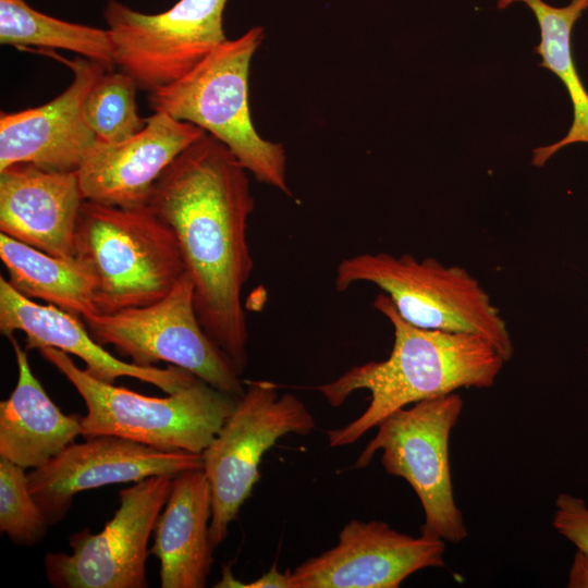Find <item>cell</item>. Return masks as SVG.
<instances>
[{
	"label": "cell",
	"mask_w": 588,
	"mask_h": 588,
	"mask_svg": "<svg viewBox=\"0 0 588 588\" xmlns=\"http://www.w3.org/2000/svg\"><path fill=\"white\" fill-rule=\"evenodd\" d=\"M247 173L224 144L205 133L162 172L148 204L176 237L204 331L238 376L248 359L242 293L254 269L247 228L255 204Z\"/></svg>",
	"instance_id": "obj_1"
},
{
	"label": "cell",
	"mask_w": 588,
	"mask_h": 588,
	"mask_svg": "<svg viewBox=\"0 0 588 588\" xmlns=\"http://www.w3.org/2000/svg\"><path fill=\"white\" fill-rule=\"evenodd\" d=\"M372 306L392 324V351L387 359L353 366L317 387L333 407L358 390L370 393L369 405L360 416L327 432L331 448L356 442L387 416L414 403L460 389L490 388L506 362L481 335L411 324L384 293L376 296Z\"/></svg>",
	"instance_id": "obj_2"
},
{
	"label": "cell",
	"mask_w": 588,
	"mask_h": 588,
	"mask_svg": "<svg viewBox=\"0 0 588 588\" xmlns=\"http://www.w3.org/2000/svg\"><path fill=\"white\" fill-rule=\"evenodd\" d=\"M264 37V28L255 26L226 39L181 78L150 90L148 103L203 128L258 182L291 195L284 146L261 137L250 114V61Z\"/></svg>",
	"instance_id": "obj_3"
},
{
	"label": "cell",
	"mask_w": 588,
	"mask_h": 588,
	"mask_svg": "<svg viewBox=\"0 0 588 588\" xmlns=\"http://www.w3.org/2000/svg\"><path fill=\"white\" fill-rule=\"evenodd\" d=\"M74 258L93 277L99 314L154 304L186 272L172 229L149 206L121 208L85 199Z\"/></svg>",
	"instance_id": "obj_4"
},
{
	"label": "cell",
	"mask_w": 588,
	"mask_h": 588,
	"mask_svg": "<svg viewBox=\"0 0 588 588\" xmlns=\"http://www.w3.org/2000/svg\"><path fill=\"white\" fill-rule=\"evenodd\" d=\"M38 352L84 400L85 438L111 434L159 450L203 453L238 399L199 378L167 397L146 396L93 377L58 348L44 346Z\"/></svg>",
	"instance_id": "obj_5"
},
{
	"label": "cell",
	"mask_w": 588,
	"mask_h": 588,
	"mask_svg": "<svg viewBox=\"0 0 588 588\" xmlns=\"http://www.w3.org/2000/svg\"><path fill=\"white\" fill-rule=\"evenodd\" d=\"M356 283L379 287L399 315L413 326L474 333L489 340L505 360L514 354L500 309L466 269L409 254L362 253L342 259L334 275L339 292Z\"/></svg>",
	"instance_id": "obj_6"
},
{
	"label": "cell",
	"mask_w": 588,
	"mask_h": 588,
	"mask_svg": "<svg viewBox=\"0 0 588 588\" xmlns=\"http://www.w3.org/2000/svg\"><path fill=\"white\" fill-rule=\"evenodd\" d=\"M463 411L456 392L424 400L395 411L378 425L354 465L366 467L381 451L389 475L403 478L424 511L420 534L445 542L463 541L468 530L456 505L449 460V441Z\"/></svg>",
	"instance_id": "obj_7"
},
{
	"label": "cell",
	"mask_w": 588,
	"mask_h": 588,
	"mask_svg": "<svg viewBox=\"0 0 588 588\" xmlns=\"http://www.w3.org/2000/svg\"><path fill=\"white\" fill-rule=\"evenodd\" d=\"M246 384L235 408L201 453L212 493L209 538L213 549L224 541L230 524L259 480L262 455L285 434L307 436L316 426L294 394L280 395L269 381Z\"/></svg>",
	"instance_id": "obj_8"
},
{
	"label": "cell",
	"mask_w": 588,
	"mask_h": 588,
	"mask_svg": "<svg viewBox=\"0 0 588 588\" xmlns=\"http://www.w3.org/2000/svg\"><path fill=\"white\" fill-rule=\"evenodd\" d=\"M82 320L97 343L112 345L133 364L148 367L166 362L230 395L240 397L245 391L240 376L197 318L193 282L186 272L154 304Z\"/></svg>",
	"instance_id": "obj_9"
},
{
	"label": "cell",
	"mask_w": 588,
	"mask_h": 588,
	"mask_svg": "<svg viewBox=\"0 0 588 588\" xmlns=\"http://www.w3.org/2000/svg\"><path fill=\"white\" fill-rule=\"evenodd\" d=\"M228 0H179L160 13H143L109 0L103 17L114 63L148 91L188 73L228 38Z\"/></svg>",
	"instance_id": "obj_10"
},
{
	"label": "cell",
	"mask_w": 588,
	"mask_h": 588,
	"mask_svg": "<svg viewBox=\"0 0 588 588\" xmlns=\"http://www.w3.org/2000/svg\"><path fill=\"white\" fill-rule=\"evenodd\" d=\"M172 478L151 476L120 490V506L100 532H73L71 554L46 555L49 584L58 588H146L147 544Z\"/></svg>",
	"instance_id": "obj_11"
},
{
	"label": "cell",
	"mask_w": 588,
	"mask_h": 588,
	"mask_svg": "<svg viewBox=\"0 0 588 588\" xmlns=\"http://www.w3.org/2000/svg\"><path fill=\"white\" fill-rule=\"evenodd\" d=\"M200 468L201 453L159 450L105 434L71 443L27 477L32 494L52 525L64 518L74 495L81 491Z\"/></svg>",
	"instance_id": "obj_12"
},
{
	"label": "cell",
	"mask_w": 588,
	"mask_h": 588,
	"mask_svg": "<svg viewBox=\"0 0 588 588\" xmlns=\"http://www.w3.org/2000/svg\"><path fill=\"white\" fill-rule=\"evenodd\" d=\"M445 541L413 537L380 520L352 519L338 544L291 571L292 588H397L412 574L443 567Z\"/></svg>",
	"instance_id": "obj_13"
},
{
	"label": "cell",
	"mask_w": 588,
	"mask_h": 588,
	"mask_svg": "<svg viewBox=\"0 0 588 588\" xmlns=\"http://www.w3.org/2000/svg\"><path fill=\"white\" fill-rule=\"evenodd\" d=\"M54 57L70 68L73 79L42 106L1 112L0 171L16 163H30L48 171L76 172L97 142L84 119L83 105L107 70L86 58Z\"/></svg>",
	"instance_id": "obj_14"
},
{
	"label": "cell",
	"mask_w": 588,
	"mask_h": 588,
	"mask_svg": "<svg viewBox=\"0 0 588 588\" xmlns=\"http://www.w3.org/2000/svg\"><path fill=\"white\" fill-rule=\"evenodd\" d=\"M205 133L155 111L134 136L119 143L97 140L76 171L84 199L121 208L148 206L158 177Z\"/></svg>",
	"instance_id": "obj_15"
},
{
	"label": "cell",
	"mask_w": 588,
	"mask_h": 588,
	"mask_svg": "<svg viewBox=\"0 0 588 588\" xmlns=\"http://www.w3.org/2000/svg\"><path fill=\"white\" fill-rule=\"evenodd\" d=\"M81 320L53 305H39L21 295L1 275L0 332L7 338L15 331L23 332L26 336V351L54 347L82 359L85 370L101 381L114 383L120 377H131L154 384L168 394L197 378L173 365L159 368L123 362L97 343Z\"/></svg>",
	"instance_id": "obj_16"
},
{
	"label": "cell",
	"mask_w": 588,
	"mask_h": 588,
	"mask_svg": "<svg viewBox=\"0 0 588 588\" xmlns=\"http://www.w3.org/2000/svg\"><path fill=\"white\" fill-rule=\"evenodd\" d=\"M84 200L76 172L10 166L0 171V231L51 256L72 259Z\"/></svg>",
	"instance_id": "obj_17"
},
{
	"label": "cell",
	"mask_w": 588,
	"mask_h": 588,
	"mask_svg": "<svg viewBox=\"0 0 588 588\" xmlns=\"http://www.w3.org/2000/svg\"><path fill=\"white\" fill-rule=\"evenodd\" d=\"M210 483L203 468L173 476L169 498L155 527L149 553L160 562L162 588H203L213 562L209 538Z\"/></svg>",
	"instance_id": "obj_18"
},
{
	"label": "cell",
	"mask_w": 588,
	"mask_h": 588,
	"mask_svg": "<svg viewBox=\"0 0 588 588\" xmlns=\"http://www.w3.org/2000/svg\"><path fill=\"white\" fill-rule=\"evenodd\" d=\"M8 339L19 377L9 399L0 403V457L23 468H38L82 434V417L61 412L34 376L27 351L14 334Z\"/></svg>",
	"instance_id": "obj_19"
},
{
	"label": "cell",
	"mask_w": 588,
	"mask_h": 588,
	"mask_svg": "<svg viewBox=\"0 0 588 588\" xmlns=\"http://www.w3.org/2000/svg\"><path fill=\"white\" fill-rule=\"evenodd\" d=\"M514 2L526 4L534 13L540 29V42L534 48L542 59L538 65L561 79L573 105V122L566 135L532 150L531 164L542 167L561 148L588 144V93L578 75L571 45L573 27L588 10V0H571L565 7H553L543 0H498L497 8L503 10Z\"/></svg>",
	"instance_id": "obj_20"
},
{
	"label": "cell",
	"mask_w": 588,
	"mask_h": 588,
	"mask_svg": "<svg viewBox=\"0 0 588 588\" xmlns=\"http://www.w3.org/2000/svg\"><path fill=\"white\" fill-rule=\"evenodd\" d=\"M0 258L8 282L21 295L38 298L79 318L99 314L94 301V280L77 259L51 256L0 234Z\"/></svg>",
	"instance_id": "obj_21"
},
{
	"label": "cell",
	"mask_w": 588,
	"mask_h": 588,
	"mask_svg": "<svg viewBox=\"0 0 588 588\" xmlns=\"http://www.w3.org/2000/svg\"><path fill=\"white\" fill-rule=\"evenodd\" d=\"M0 42L23 48L62 49L113 69V45L108 29L45 14L25 0H0Z\"/></svg>",
	"instance_id": "obj_22"
},
{
	"label": "cell",
	"mask_w": 588,
	"mask_h": 588,
	"mask_svg": "<svg viewBox=\"0 0 588 588\" xmlns=\"http://www.w3.org/2000/svg\"><path fill=\"white\" fill-rule=\"evenodd\" d=\"M135 79L125 72L105 71L88 91L83 114L97 140L119 143L140 132L147 123L138 114Z\"/></svg>",
	"instance_id": "obj_23"
},
{
	"label": "cell",
	"mask_w": 588,
	"mask_h": 588,
	"mask_svg": "<svg viewBox=\"0 0 588 588\" xmlns=\"http://www.w3.org/2000/svg\"><path fill=\"white\" fill-rule=\"evenodd\" d=\"M49 523L29 490L25 468L0 457V530L13 542L34 546Z\"/></svg>",
	"instance_id": "obj_24"
},
{
	"label": "cell",
	"mask_w": 588,
	"mask_h": 588,
	"mask_svg": "<svg viewBox=\"0 0 588 588\" xmlns=\"http://www.w3.org/2000/svg\"><path fill=\"white\" fill-rule=\"evenodd\" d=\"M552 525L577 550L588 554V506L585 500L560 493L555 499Z\"/></svg>",
	"instance_id": "obj_25"
},
{
	"label": "cell",
	"mask_w": 588,
	"mask_h": 588,
	"mask_svg": "<svg viewBox=\"0 0 588 588\" xmlns=\"http://www.w3.org/2000/svg\"><path fill=\"white\" fill-rule=\"evenodd\" d=\"M217 588H292L291 571L281 573L275 565L258 579L244 584L236 579L230 567H224L222 578L215 585Z\"/></svg>",
	"instance_id": "obj_26"
},
{
	"label": "cell",
	"mask_w": 588,
	"mask_h": 588,
	"mask_svg": "<svg viewBox=\"0 0 588 588\" xmlns=\"http://www.w3.org/2000/svg\"><path fill=\"white\" fill-rule=\"evenodd\" d=\"M568 588H588V554L577 550L567 580Z\"/></svg>",
	"instance_id": "obj_27"
},
{
	"label": "cell",
	"mask_w": 588,
	"mask_h": 588,
	"mask_svg": "<svg viewBox=\"0 0 588 588\" xmlns=\"http://www.w3.org/2000/svg\"><path fill=\"white\" fill-rule=\"evenodd\" d=\"M587 354H588V350H587Z\"/></svg>",
	"instance_id": "obj_28"
}]
</instances>
